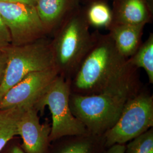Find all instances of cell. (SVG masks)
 I'll return each mask as SVG.
<instances>
[{
    "label": "cell",
    "instance_id": "obj_17",
    "mask_svg": "<svg viewBox=\"0 0 153 153\" xmlns=\"http://www.w3.org/2000/svg\"><path fill=\"white\" fill-rule=\"evenodd\" d=\"M125 153H153V128L130 141Z\"/></svg>",
    "mask_w": 153,
    "mask_h": 153
},
{
    "label": "cell",
    "instance_id": "obj_22",
    "mask_svg": "<svg viewBox=\"0 0 153 153\" xmlns=\"http://www.w3.org/2000/svg\"><path fill=\"white\" fill-rule=\"evenodd\" d=\"M10 153H25L24 151L18 146H14L12 148Z\"/></svg>",
    "mask_w": 153,
    "mask_h": 153
},
{
    "label": "cell",
    "instance_id": "obj_5",
    "mask_svg": "<svg viewBox=\"0 0 153 153\" xmlns=\"http://www.w3.org/2000/svg\"><path fill=\"white\" fill-rule=\"evenodd\" d=\"M71 93L70 81L59 75L45 89L33 106L41 112H43L46 105L49 108L52 119L50 142L66 136L89 133L85 126L71 112L69 105Z\"/></svg>",
    "mask_w": 153,
    "mask_h": 153
},
{
    "label": "cell",
    "instance_id": "obj_19",
    "mask_svg": "<svg viewBox=\"0 0 153 153\" xmlns=\"http://www.w3.org/2000/svg\"><path fill=\"white\" fill-rule=\"evenodd\" d=\"M126 145V144L116 143L109 146L103 153H125Z\"/></svg>",
    "mask_w": 153,
    "mask_h": 153
},
{
    "label": "cell",
    "instance_id": "obj_4",
    "mask_svg": "<svg viewBox=\"0 0 153 153\" xmlns=\"http://www.w3.org/2000/svg\"><path fill=\"white\" fill-rule=\"evenodd\" d=\"M5 50V69L0 83V99L29 74L55 67L51 43L43 38Z\"/></svg>",
    "mask_w": 153,
    "mask_h": 153
},
{
    "label": "cell",
    "instance_id": "obj_11",
    "mask_svg": "<svg viewBox=\"0 0 153 153\" xmlns=\"http://www.w3.org/2000/svg\"><path fill=\"white\" fill-rule=\"evenodd\" d=\"M116 7L112 24L146 25L151 20L148 0H117Z\"/></svg>",
    "mask_w": 153,
    "mask_h": 153
},
{
    "label": "cell",
    "instance_id": "obj_2",
    "mask_svg": "<svg viewBox=\"0 0 153 153\" xmlns=\"http://www.w3.org/2000/svg\"><path fill=\"white\" fill-rule=\"evenodd\" d=\"M140 89L137 79L95 95L71 93L70 108L89 133L103 136L119 120L126 101Z\"/></svg>",
    "mask_w": 153,
    "mask_h": 153
},
{
    "label": "cell",
    "instance_id": "obj_8",
    "mask_svg": "<svg viewBox=\"0 0 153 153\" xmlns=\"http://www.w3.org/2000/svg\"><path fill=\"white\" fill-rule=\"evenodd\" d=\"M59 75L56 67L29 74L0 99V110L33 107L45 89Z\"/></svg>",
    "mask_w": 153,
    "mask_h": 153
},
{
    "label": "cell",
    "instance_id": "obj_6",
    "mask_svg": "<svg viewBox=\"0 0 153 153\" xmlns=\"http://www.w3.org/2000/svg\"><path fill=\"white\" fill-rule=\"evenodd\" d=\"M153 126V95L140 89L126 101L115 125L104 133L105 146L126 144Z\"/></svg>",
    "mask_w": 153,
    "mask_h": 153
},
{
    "label": "cell",
    "instance_id": "obj_18",
    "mask_svg": "<svg viewBox=\"0 0 153 153\" xmlns=\"http://www.w3.org/2000/svg\"><path fill=\"white\" fill-rule=\"evenodd\" d=\"M11 45V36L9 31L0 16V51H3Z\"/></svg>",
    "mask_w": 153,
    "mask_h": 153
},
{
    "label": "cell",
    "instance_id": "obj_15",
    "mask_svg": "<svg viewBox=\"0 0 153 153\" xmlns=\"http://www.w3.org/2000/svg\"><path fill=\"white\" fill-rule=\"evenodd\" d=\"M24 109L13 108L0 110V151L13 137L18 135V121Z\"/></svg>",
    "mask_w": 153,
    "mask_h": 153
},
{
    "label": "cell",
    "instance_id": "obj_9",
    "mask_svg": "<svg viewBox=\"0 0 153 153\" xmlns=\"http://www.w3.org/2000/svg\"><path fill=\"white\" fill-rule=\"evenodd\" d=\"M38 113L34 107L25 108L18 121V135L22 137L25 153H45L50 142L51 128L40 123Z\"/></svg>",
    "mask_w": 153,
    "mask_h": 153
},
{
    "label": "cell",
    "instance_id": "obj_1",
    "mask_svg": "<svg viewBox=\"0 0 153 153\" xmlns=\"http://www.w3.org/2000/svg\"><path fill=\"white\" fill-rule=\"evenodd\" d=\"M93 34L91 46L69 81L71 93L95 95L137 79V68L119 52L109 33Z\"/></svg>",
    "mask_w": 153,
    "mask_h": 153
},
{
    "label": "cell",
    "instance_id": "obj_14",
    "mask_svg": "<svg viewBox=\"0 0 153 153\" xmlns=\"http://www.w3.org/2000/svg\"><path fill=\"white\" fill-rule=\"evenodd\" d=\"M129 62L137 69L142 68L148 75L150 83H153V34L141 44L137 51L128 59Z\"/></svg>",
    "mask_w": 153,
    "mask_h": 153
},
{
    "label": "cell",
    "instance_id": "obj_12",
    "mask_svg": "<svg viewBox=\"0 0 153 153\" xmlns=\"http://www.w3.org/2000/svg\"><path fill=\"white\" fill-rule=\"evenodd\" d=\"M71 0H37L35 7L46 33L56 32L68 17Z\"/></svg>",
    "mask_w": 153,
    "mask_h": 153
},
{
    "label": "cell",
    "instance_id": "obj_13",
    "mask_svg": "<svg viewBox=\"0 0 153 153\" xmlns=\"http://www.w3.org/2000/svg\"><path fill=\"white\" fill-rule=\"evenodd\" d=\"M61 145L55 153H103L106 148L104 135L90 133L62 137Z\"/></svg>",
    "mask_w": 153,
    "mask_h": 153
},
{
    "label": "cell",
    "instance_id": "obj_16",
    "mask_svg": "<svg viewBox=\"0 0 153 153\" xmlns=\"http://www.w3.org/2000/svg\"><path fill=\"white\" fill-rule=\"evenodd\" d=\"M85 18L89 26L107 29L111 25L113 19L109 6L103 2L93 3L88 8Z\"/></svg>",
    "mask_w": 153,
    "mask_h": 153
},
{
    "label": "cell",
    "instance_id": "obj_7",
    "mask_svg": "<svg viewBox=\"0 0 153 153\" xmlns=\"http://www.w3.org/2000/svg\"><path fill=\"white\" fill-rule=\"evenodd\" d=\"M0 16L9 31L11 45L28 44L47 34L35 6L0 1Z\"/></svg>",
    "mask_w": 153,
    "mask_h": 153
},
{
    "label": "cell",
    "instance_id": "obj_3",
    "mask_svg": "<svg viewBox=\"0 0 153 153\" xmlns=\"http://www.w3.org/2000/svg\"><path fill=\"white\" fill-rule=\"evenodd\" d=\"M85 16L73 14L55 32L51 42L54 63L59 75L70 81L92 43Z\"/></svg>",
    "mask_w": 153,
    "mask_h": 153
},
{
    "label": "cell",
    "instance_id": "obj_10",
    "mask_svg": "<svg viewBox=\"0 0 153 153\" xmlns=\"http://www.w3.org/2000/svg\"><path fill=\"white\" fill-rule=\"evenodd\" d=\"M145 24H112L108 33L119 52L128 59L141 45V39Z\"/></svg>",
    "mask_w": 153,
    "mask_h": 153
},
{
    "label": "cell",
    "instance_id": "obj_21",
    "mask_svg": "<svg viewBox=\"0 0 153 153\" xmlns=\"http://www.w3.org/2000/svg\"><path fill=\"white\" fill-rule=\"evenodd\" d=\"M37 0H0V1L8 2H18L26 4L28 5L35 6Z\"/></svg>",
    "mask_w": 153,
    "mask_h": 153
},
{
    "label": "cell",
    "instance_id": "obj_20",
    "mask_svg": "<svg viewBox=\"0 0 153 153\" xmlns=\"http://www.w3.org/2000/svg\"><path fill=\"white\" fill-rule=\"evenodd\" d=\"M6 56L5 50L0 51V83L3 78L5 69Z\"/></svg>",
    "mask_w": 153,
    "mask_h": 153
}]
</instances>
